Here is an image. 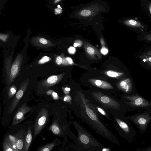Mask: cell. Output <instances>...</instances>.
I'll list each match as a JSON object with an SVG mask.
<instances>
[{
    "label": "cell",
    "instance_id": "1",
    "mask_svg": "<svg viewBox=\"0 0 151 151\" xmlns=\"http://www.w3.org/2000/svg\"><path fill=\"white\" fill-rule=\"evenodd\" d=\"M74 97L77 107L84 121L98 133L106 138L113 141V135L100 120L97 113L87 103L84 95L78 92Z\"/></svg>",
    "mask_w": 151,
    "mask_h": 151
},
{
    "label": "cell",
    "instance_id": "2",
    "mask_svg": "<svg viewBox=\"0 0 151 151\" xmlns=\"http://www.w3.org/2000/svg\"><path fill=\"white\" fill-rule=\"evenodd\" d=\"M127 118L137 126L141 133L145 132L148 124L151 122V115L146 112L134 114Z\"/></svg>",
    "mask_w": 151,
    "mask_h": 151
},
{
    "label": "cell",
    "instance_id": "3",
    "mask_svg": "<svg viewBox=\"0 0 151 151\" xmlns=\"http://www.w3.org/2000/svg\"><path fill=\"white\" fill-rule=\"evenodd\" d=\"M92 94L93 97L101 104L112 109H120L119 103L111 97L100 92H93Z\"/></svg>",
    "mask_w": 151,
    "mask_h": 151
},
{
    "label": "cell",
    "instance_id": "4",
    "mask_svg": "<svg viewBox=\"0 0 151 151\" xmlns=\"http://www.w3.org/2000/svg\"><path fill=\"white\" fill-rule=\"evenodd\" d=\"M123 98L128 101L125 103L132 107L141 108L151 107V102L138 95L125 96Z\"/></svg>",
    "mask_w": 151,
    "mask_h": 151
},
{
    "label": "cell",
    "instance_id": "5",
    "mask_svg": "<svg viewBox=\"0 0 151 151\" xmlns=\"http://www.w3.org/2000/svg\"><path fill=\"white\" fill-rule=\"evenodd\" d=\"M49 113L45 108H43L37 116L34 126V136L35 137L41 131L47 123L48 119Z\"/></svg>",
    "mask_w": 151,
    "mask_h": 151
},
{
    "label": "cell",
    "instance_id": "6",
    "mask_svg": "<svg viewBox=\"0 0 151 151\" xmlns=\"http://www.w3.org/2000/svg\"><path fill=\"white\" fill-rule=\"evenodd\" d=\"M76 128L77 129L78 133L79 141L81 142V144L88 146H94L96 147V145L99 147L98 145H96V141L95 139H93V137H91V135L85 130H82V128L81 129V128H79L76 125Z\"/></svg>",
    "mask_w": 151,
    "mask_h": 151
},
{
    "label": "cell",
    "instance_id": "7",
    "mask_svg": "<svg viewBox=\"0 0 151 151\" xmlns=\"http://www.w3.org/2000/svg\"><path fill=\"white\" fill-rule=\"evenodd\" d=\"M32 110V108L26 104H23L18 110L14 117L12 124H17L24 119L25 115Z\"/></svg>",
    "mask_w": 151,
    "mask_h": 151
},
{
    "label": "cell",
    "instance_id": "8",
    "mask_svg": "<svg viewBox=\"0 0 151 151\" xmlns=\"http://www.w3.org/2000/svg\"><path fill=\"white\" fill-rule=\"evenodd\" d=\"M27 85L25 83L22 86L14 96L9 108L7 112L8 114H11L17 106L26 89Z\"/></svg>",
    "mask_w": 151,
    "mask_h": 151
},
{
    "label": "cell",
    "instance_id": "9",
    "mask_svg": "<svg viewBox=\"0 0 151 151\" xmlns=\"http://www.w3.org/2000/svg\"><path fill=\"white\" fill-rule=\"evenodd\" d=\"M84 47L86 54L89 58L93 60H98L101 58V55L98 50L89 43L85 42Z\"/></svg>",
    "mask_w": 151,
    "mask_h": 151
},
{
    "label": "cell",
    "instance_id": "10",
    "mask_svg": "<svg viewBox=\"0 0 151 151\" xmlns=\"http://www.w3.org/2000/svg\"><path fill=\"white\" fill-rule=\"evenodd\" d=\"M89 82L93 85L103 89H112L113 86L109 83L105 81L99 79H91Z\"/></svg>",
    "mask_w": 151,
    "mask_h": 151
},
{
    "label": "cell",
    "instance_id": "11",
    "mask_svg": "<svg viewBox=\"0 0 151 151\" xmlns=\"http://www.w3.org/2000/svg\"><path fill=\"white\" fill-rule=\"evenodd\" d=\"M119 89L126 93L131 92L132 89V84L129 79H127L120 81L117 84Z\"/></svg>",
    "mask_w": 151,
    "mask_h": 151
},
{
    "label": "cell",
    "instance_id": "12",
    "mask_svg": "<svg viewBox=\"0 0 151 151\" xmlns=\"http://www.w3.org/2000/svg\"><path fill=\"white\" fill-rule=\"evenodd\" d=\"M32 139V129L29 127L28 129L24 140L23 151H27L30 146Z\"/></svg>",
    "mask_w": 151,
    "mask_h": 151
},
{
    "label": "cell",
    "instance_id": "13",
    "mask_svg": "<svg viewBox=\"0 0 151 151\" xmlns=\"http://www.w3.org/2000/svg\"><path fill=\"white\" fill-rule=\"evenodd\" d=\"M126 25L132 27L143 28L144 26L139 22L133 19H129L125 20L123 22Z\"/></svg>",
    "mask_w": 151,
    "mask_h": 151
},
{
    "label": "cell",
    "instance_id": "14",
    "mask_svg": "<svg viewBox=\"0 0 151 151\" xmlns=\"http://www.w3.org/2000/svg\"><path fill=\"white\" fill-rule=\"evenodd\" d=\"M86 101L89 106L96 113H100L102 115L108 117L107 114L105 111L101 107L91 103L88 100L86 99Z\"/></svg>",
    "mask_w": 151,
    "mask_h": 151
},
{
    "label": "cell",
    "instance_id": "15",
    "mask_svg": "<svg viewBox=\"0 0 151 151\" xmlns=\"http://www.w3.org/2000/svg\"><path fill=\"white\" fill-rule=\"evenodd\" d=\"M49 129L55 134L59 135L61 133V130L59 125L56 122L53 123L49 128Z\"/></svg>",
    "mask_w": 151,
    "mask_h": 151
},
{
    "label": "cell",
    "instance_id": "16",
    "mask_svg": "<svg viewBox=\"0 0 151 151\" xmlns=\"http://www.w3.org/2000/svg\"><path fill=\"white\" fill-rule=\"evenodd\" d=\"M115 119L120 127L127 134L130 132L129 127L128 125L124 121L118 118H115Z\"/></svg>",
    "mask_w": 151,
    "mask_h": 151
},
{
    "label": "cell",
    "instance_id": "17",
    "mask_svg": "<svg viewBox=\"0 0 151 151\" xmlns=\"http://www.w3.org/2000/svg\"><path fill=\"white\" fill-rule=\"evenodd\" d=\"M3 148L4 151H14L8 136L6 137L4 139L3 145Z\"/></svg>",
    "mask_w": 151,
    "mask_h": 151
},
{
    "label": "cell",
    "instance_id": "18",
    "mask_svg": "<svg viewBox=\"0 0 151 151\" xmlns=\"http://www.w3.org/2000/svg\"><path fill=\"white\" fill-rule=\"evenodd\" d=\"M55 145L54 142H52L50 143L46 144L41 148L38 150V151H51Z\"/></svg>",
    "mask_w": 151,
    "mask_h": 151
},
{
    "label": "cell",
    "instance_id": "19",
    "mask_svg": "<svg viewBox=\"0 0 151 151\" xmlns=\"http://www.w3.org/2000/svg\"><path fill=\"white\" fill-rule=\"evenodd\" d=\"M8 137L14 151H18L16 144L17 140V139L15 137L10 135H9Z\"/></svg>",
    "mask_w": 151,
    "mask_h": 151
},
{
    "label": "cell",
    "instance_id": "20",
    "mask_svg": "<svg viewBox=\"0 0 151 151\" xmlns=\"http://www.w3.org/2000/svg\"><path fill=\"white\" fill-rule=\"evenodd\" d=\"M105 73L108 76L111 77L115 78L121 76L123 73L116 72L113 70H109L105 72Z\"/></svg>",
    "mask_w": 151,
    "mask_h": 151
},
{
    "label": "cell",
    "instance_id": "21",
    "mask_svg": "<svg viewBox=\"0 0 151 151\" xmlns=\"http://www.w3.org/2000/svg\"><path fill=\"white\" fill-rule=\"evenodd\" d=\"M58 78L56 76H52L49 77L47 79V82L48 85H52L57 81Z\"/></svg>",
    "mask_w": 151,
    "mask_h": 151
},
{
    "label": "cell",
    "instance_id": "22",
    "mask_svg": "<svg viewBox=\"0 0 151 151\" xmlns=\"http://www.w3.org/2000/svg\"><path fill=\"white\" fill-rule=\"evenodd\" d=\"M16 91V88L15 86L11 87L8 92V98L11 99L12 97L15 94Z\"/></svg>",
    "mask_w": 151,
    "mask_h": 151
},
{
    "label": "cell",
    "instance_id": "23",
    "mask_svg": "<svg viewBox=\"0 0 151 151\" xmlns=\"http://www.w3.org/2000/svg\"><path fill=\"white\" fill-rule=\"evenodd\" d=\"M47 93L48 95H50L54 100H58L60 99V97L58 94L52 91L49 90L47 92Z\"/></svg>",
    "mask_w": 151,
    "mask_h": 151
},
{
    "label": "cell",
    "instance_id": "24",
    "mask_svg": "<svg viewBox=\"0 0 151 151\" xmlns=\"http://www.w3.org/2000/svg\"><path fill=\"white\" fill-rule=\"evenodd\" d=\"M16 144L18 151H23L24 145L22 140L20 139H17Z\"/></svg>",
    "mask_w": 151,
    "mask_h": 151
},
{
    "label": "cell",
    "instance_id": "25",
    "mask_svg": "<svg viewBox=\"0 0 151 151\" xmlns=\"http://www.w3.org/2000/svg\"><path fill=\"white\" fill-rule=\"evenodd\" d=\"M18 67L17 64L13 65L11 68V73L13 75L16 74L18 72Z\"/></svg>",
    "mask_w": 151,
    "mask_h": 151
},
{
    "label": "cell",
    "instance_id": "26",
    "mask_svg": "<svg viewBox=\"0 0 151 151\" xmlns=\"http://www.w3.org/2000/svg\"><path fill=\"white\" fill-rule=\"evenodd\" d=\"M62 8L60 5L57 6V7L54 9V13L55 15H57L61 14L62 12Z\"/></svg>",
    "mask_w": 151,
    "mask_h": 151
},
{
    "label": "cell",
    "instance_id": "27",
    "mask_svg": "<svg viewBox=\"0 0 151 151\" xmlns=\"http://www.w3.org/2000/svg\"><path fill=\"white\" fill-rule=\"evenodd\" d=\"M50 60V58L47 56H45L41 59L40 60L38 61V63L39 64H42L48 62Z\"/></svg>",
    "mask_w": 151,
    "mask_h": 151
},
{
    "label": "cell",
    "instance_id": "28",
    "mask_svg": "<svg viewBox=\"0 0 151 151\" xmlns=\"http://www.w3.org/2000/svg\"><path fill=\"white\" fill-rule=\"evenodd\" d=\"M63 100L65 102L70 103L71 101L72 98L70 96L66 95L64 96Z\"/></svg>",
    "mask_w": 151,
    "mask_h": 151
},
{
    "label": "cell",
    "instance_id": "29",
    "mask_svg": "<svg viewBox=\"0 0 151 151\" xmlns=\"http://www.w3.org/2000/svg\"><path fill=\"white\" fill-rule=\"evenodd\" d=\"M108 49L105 46L102 47V48L101 50V52L102 54L105 55L108 53Z\"/></svg>",
    "mask_w": 151,
    "mask_h": 151
},
{
    "label": "cell",
    "instance_id": "30",
    "mask_svg": "<svg viewBox=\"0 0 151 151\" xmlns=\"http://www.w3.org/2000/svg\"><path fill=\"white\" fill-rule=\"evenodd\" d=\"M68 50L70 53L73 54L75 52L76 49L74 47L71 46L69 48Z\"/></svg>",
    "mask_w": 151,
    "mask_h": 151
},
{
    "label": "cell",
    "instance_id": "31",
    "mask_svg": "<svg viewBox=\"0 0 151 151\" xmlns=\"http://www.w3.org/2000/svg\"><path fill=\"white\" fill-rule=\"evenodd\" d=\"M56 62L58 65H60L62 62V58L60 56H58L56 59Z\"/></svg>",
    "mask_w": 151,
    "mask_h": 151
},
{
    "label": "cell",
    "instance_id": "32",
    "mask_svg": "<svg viewBox=\"0 0 151 151\" xmlns=\"http://www.w3.org/2000/svg\"><path fill=\"white\" fill-rule=\"evenodd\" d=\"M40 42L43 44H46L47 43V41L45 39L43 38H41L40 39Z\"/></svg>",
    "mask_w": 151,
    "mask_h": 151
},
{
    "label": "cell",
    "instance_id": "33",
    "mask_svg": "<svg viewBox=\"0 0 151 151\" xmlns=\"http://www.w3.org/2000/svg\"><path fill=\"white\" fill-rule=\"evenodd\" d=\"M66 59L69 64L71 65L74 64L72 59L68 57L66 58Z\"/></svg>",
    "mask_w": 151,
    "mask_h": 151
},
{
    "label": "cell",
    "instance_id": "34",
    "mask_svg": "<svg viewBox=\"0 0 151 151\" xmlns=\"http://www.w3.org/2000/svg\"><path fill=\"white\" fill-rule=\"evenodd\" d=\"M145 39L149 41H151V33L148 34L145 36Z\"/></svg>",
    "mask_w": 151,
    "mask_h": 151
},
{
    "label": "cell",
    "instance_id": "35",
    "mask_svg": "<svg viewBox=\"0 0 151 151\" xmlns=\"http://www.w3.org/2000/svg\"><path fill=\"white\" fill-rule=\"evenodd\" d=\"M70 90V88L66 87L64 88V90L63 89V91L65 94H68L69 93Z\"/></svg>",
    "mask_w": 151,
    "mask_h": 151
},
{
    "label": "cell",
    "instance_id": "36",
    "mask_svg": "<svg viewBox=\"0 0 151 151\" xmlns=\"http://www.w3.org/2000/svg\"><path fill=\"white\" fill-rule=\"evenodd\" d=\"M75 42L78 43V47H81L83 44L82 41L80 40H76L75 41Z\"/></svg>",
    "mask_w": 151,
    "mask_h": 151
},
{
    "label": "cell",
    "instance_id": "37",
    "mask_svg": "<svg viewBox=\"0 0 151 151\" xmlns=\"http://www.w3.org/2000/svg\"><path fill=\"white\" fill-rule=\"evenodd\" d=\"M142 150L143 151H151V146H149L145 149H142Z\"/></svg>",
    "mask_w": 151,
    "mask_h": 151
},
{
    "label": "cell",
    "instance_id": "38",
    "mask_svg": "<svg viewBox=\"0 0 151 151\" xmlns=\"http://www.w3.org/2000/svg\"><path fill=\"white\" fill-rule=\"evenodd\" d=\"M101 43L102 47L105 46V44L103 40V39L101 38Z\"/></svg>",
    "mask_w": 151,
    "mask_h": 151
},
{
    "label": "cell",
    "instance_id": "39",
    "mask_svg": "<svg viewBox=\"0 0 151 151\" xmlns=\"http://www.w3.org/2000/svg\"><path fill=\"white\" fill-rule=\"evenodd\" d=\"M110 150V148H104L102 149L103 151H109Z\"/></svg>",
    "mask_w": 151,
    "mask_h": 151
},
{
    "label": "cell",
    "instance_id": "40",
    "mask_svg": "<svg viewBox=\"0 0 151 151\" xmlns=\"http://www.w3.org/2000/svg\"><path fill=\"white\" fill-rule=\"evenodd\" d=\"M149 9L150 14H151V4H150L149 6Z\"/></svg>",
    "mask_w": 151,
    "mask_h": 151
},
{
    "label": "cell",
    "instance_id": "41",
    "mask_svg": "<svg viewBox=\"0 0 151 151\" xmlns=\"http://www.w3.org/2000/svg\"><path fill=\"white\" fill-rule=\"evenodd\" d=\"M78 43H76V42H75L73 44L74 46L75 47H78Z\"/></svg>",
    "mask_w": 151,
    "mask_h": 151
},
{
    "label": "cell",
    "instance_id": "42",
    "mask_svg": "<svg viewBox=\"0 0 151 151\" xmlns=\"http://www.w3.org/2000/svg\"><path fill=\"white\" fill-rule=\"evenodd\" d=\"M62 0H55L54 1V3L55 4H56L57 3H58L60 1Z\"/></svg>",
    "mask_w": 151,
    "mask_h": 151
},
{
    "label": "cell",
    "instance_id": "43",
    "mask_svg": "<svg viewBox=\"0 0 151 151\" xmlns=\"http://www.w3.org/2000/svg\"><path fill=\"white\" fill-rule=\"evenodd\" d=\"M148 60L149 61L151 62V57L149 58H148Z\"/></svg>",
    "mask_w": 151,
    "mask_h": 151
},
{
    "label": "cell",
    "instance_id": "44",
    "mask_svg": "<svg viewBox=\"0 0 151 151\" xmlns=\"http://www.w3.org/2000/svg\"><path fill=\"white\" fill-rule=\"evenodd\" d=\"M150 55H151V53H150Z\"/></svg>",
    "mask_w": 151,
    "mask_h": 151
}]
</instances>
